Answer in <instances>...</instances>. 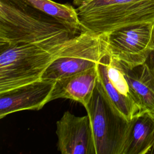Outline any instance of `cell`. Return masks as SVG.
<instances>
[{"label": "cell", "instance_id": "12", "mask_svg": "<svg viewBox=\"0 0 154 154\" xmlns=\"http://www.w3.org/2000/svg\"><path fill=\"white\" fill-rule=\"evenodd\" d=\"M154 144V114L139 112L130 120L123 154H147Z\"/></svg>", "mask_w": 154, "mask_h": 154}, {"label": "cell", "instance_id": "7", "mask_svg": "<svg viewBox=\"0 0 154 154\" xmlns=\"http://www.w3.org/2000/svg\"><path fill=\"white\" fill-rule=\"evenodd\" d=\"M97 86L116 111L127 120L140 112L119 62L107 53L96 65Z\"/></svg>", "mask_w": 154, "mask_h": 154}, {"label": "cell", "instance_id": "3", "mask_svg": "<svg viewBox=\"0 0 154 154\" xmlns=\"http://www.w3.org/2000/svg\"><path fill=\"white\" fill-rule=\"evenodd\" d=\"M76 10L84 31L97 34L154 23V0H91Z\"/></svg>", "mask_w": 154, "mask_h": 154}, {"label": "cell", "instance_id": "2", "mask_svg": "<svg viewBox=\"0 0 154 154\" xmlns=\"http://www.w3.org/2000/svg\"><path fill=\"white\" fill-rule=\"evenodd\" d=\"M70 40L0 46V93L41 79Z\"/></svg>", "mask_w": 154, "mask_h": 154}, {"label": "cell", "instance_id": "11", "mask_svg": "<svg viewBox=\"0 0 154 154\" xmlns=\"http://www.w3.org/2000/svg\"><path fill=\"white\" fill-rule=\"evenodd\" d=\"M119 64L140 112L147 111L154 114V72L149 61L147 60L132 68Z\"/></svg>", "mask_w": 154, "mask_h": 154}, {"label": "cell", "instance_id": "4", "mask_svg": "<svg viewBox=\"0 0 154 154\" xmlns=\"http://www.w3.org/2000/svg\"><path fill=\"white\" fill-rule=\"evenodd\" d=\"M85 108L93 130L96 154H123L130 120L116 111L97 84Z\"/></svg>", "mask_w": 154, "mask_h": 154}, {"label": "cell", "instance_id": "14", "mask_svg": "<svg viewBox=\"0 0 154 154\" xmlns=\"http://www.w3.org/2000/svg\"><path fill=\"white\" fill-rule=\"evenodd\" d=\"M147 61H149L154 72V50L151 52L149 58L147 59Z\"/></svg>", "mask_w": 154, "mask_h": 154}, {"label": "cell", "instance_id": "13", "mask_svg": "<svg viewBox=\"0 0 154 154\" xmlns=\"http://www.w3.org/2000/svg\"><path fill=\"white\" fill-rule=\"evenodd\" d=\"M36 8L55 18L77 31H84L76 8L69 4H59L51 0H25Z\"/></svg>", "mask_w": 154, "mask_h": 154}, {"label": "cell", "instance_id": "16", "mask_svg": "<svg viewBox=\"0 0 154 154\" xmlns=\"http://www.w3.org/2000/svg\"><path fill=\"white\" fill-rule=\"evenodd\" d=\"M147 154H154V144H153V146L151 147V149H150V150L148 152Z\"/></svg>", "mask_w": 154, "mask_h": 154}, {"label": "cell", "instance_id": "1", "mask_svg": "<svg viewBox=\"0 0 154 154\" xmlns=\"http://www.w3.org/2000/svg\"><path fill=\"white\" fill-rule=\"evenodd\" d=\"M78 34L25 0H0V46L60 43Z\"/></svg>", "mask_w": 154, "mask_h": 154}, {"label": "cell", "instance_id": "10", "mask_svg": "<svg viewBox=\"0 0 154 154\" xmlns=\"http://www.w3.org/2000/svg\"><path fill=\"white\" fill-rule=\"evenodd\" d=\"M97 81L96 66L85 70L55 80L50 101L69 99L85 108L90 102Z\"/></svg>", "mask_w": 154, "mask_h": 154}, {"label": "cell", "instance_id": "9", "mask_svg": "<svg viewBox=\"0 0 154 154\" xmlns=\"http://www.w3.org/2000/svg\"><path fill=\"white\" fill-rule=\"evenodd\" d=\"M55 80L40 79L0 93V119L24 110H40L50 102Z\"/></svg>", "mask_w": 154, "mask_h": 154}, {"label": "cell", "instance_id": "5", "mask_svg": "<svg viewBox=\"0 0 154 154\" xmlns=\"http://www.w3.org/2000/svg\"><path fill=\"white\" fill-rule=\"evenodd\" d=\"M107 53L106 34L84 30L70 40L41 79L55 81L92 68Z\"/></svg>", "mask_w": 154, "mask_h": 154}, {"label": "cell", "instance_id": "6", "mask_svg": "<svg viewBox=\"0 0 154 154\" xmlns=\"http://www.w3.org/2000/svg\"><path fill=\"white\" fill-rule=\"evenodd\" d=\"M106 34L108 54L128 68L146 62L154 50V23L128 26Z\"/></svg>", "mask_w": 154, "mask_h": 154}, {"label": "cell", "instance_id": "15", "mask_svg": "<svg viewBox=\"0 0 154 154\" xmlns=\"http://www.w3.org/2000/svg\"><path fill=\"white\" fill-rule=\"evenodd\" d=\"M90 1H91V0H73V3L75 5H76L77 7H79V6L88 2Z\"/></svg>", "mask_w": 154, "mask_h": 154}, {"label": "cell", "instance_id": "8", "mask_svg": "<svg viewBox=\"0 0 154 154\" xmlns=\"http://www.w3.org/2000/svg\"><path fill=\"white\" fill-rule=\"evenodd\" d=\"M57 149L62 154H96L88 116H76L66 111L56 122Z\"/></svg>", "mask_w": 154, "mask_h": 154}]
</instances>
